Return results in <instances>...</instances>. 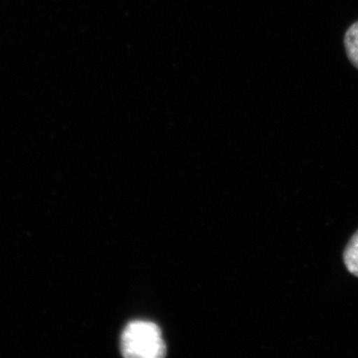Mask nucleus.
Here are the masks:
<instances>
[{
    "label": "nucleus",
    "mask_w": 358,
    "mask_h": 358,
    "mask_svg": "<svg viewBox=\"0 0 358 358\" xmlns=\"http://www.w3.org/2000/svg\"><path fill=\"white\" fill-rule=\"evenodd\" d=\"M120 351L128 358H160L166 355V345L158 326L148 321H133L123 331Z\"/></svg>",
    "instance_id": "obj_1"
},
{
    "label": "nucleus",
    "mask_w": 358,
    "mask_h": 358,
    "mask_svg": "<svg viewBox=\"0 0 358 358\" xmlns=\"http://www.w3.org/2000/svg\"><path fill=\"white\" fill-rule=\"evenodd\" d=\"M343 259L348 271L358 277V231L349 241L344 252Z\"/></svg>",
    "instance_id": "obj_2"
},
{
    "label": "nucleus",
    "mask_w": 358,
    "mask_h": 358,
    "mask_svg": "<svg viewBox=\"0 0 358 358\" xmlns=\"http://www.w3.org/2000/svg\"><path fill=\"white\" fill-rule=\"evenodd\" d=\"M344 43L349 60L358 69V22L347 31Z\"/></svg>",
    "instance_id": "obj_3"
}]
</instances>
